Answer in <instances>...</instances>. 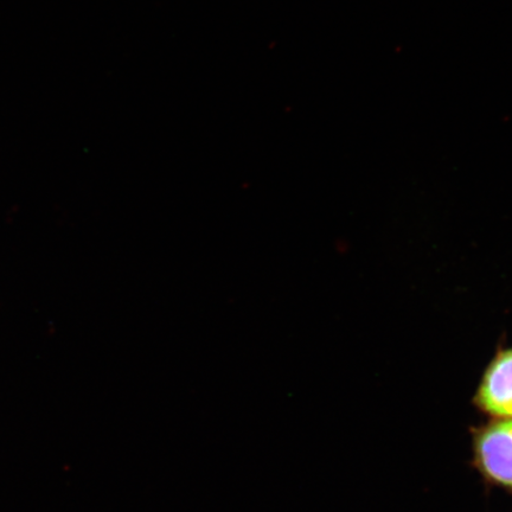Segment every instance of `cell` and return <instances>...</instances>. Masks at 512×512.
<instances>
[{"instance_id": "obj_1", "label": "cell", "mask_w": 512, "mask_h": 512, "mask_svg": "<svg viewBox=\"0 0 512 512\" xmlns=\"http://www.w3.org/2000/svg\"><path fill=\"white\" fill-rule=\"evenodd\" d=\"M476 457L486 476L512 489V420L492 422L480 431Z\"/></svg>"}, {"instance_id": "obj_2", "label": "cell", "mask_w": 512, "mask_h": 512, "mask_svg": "<svg viewBox=\"0 0 512 512\" xmlns=\"http://www.w3.org/2000/svg\"><path fill=\"white\" fill-rule=\"evenodd\" d=\"M476 400L484 412L512 419V349L498 352L485 371Z\"/></svg>"}]
</instances>
